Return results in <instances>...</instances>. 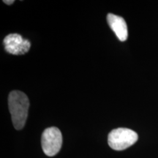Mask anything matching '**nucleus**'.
I'll return each instance as SVG.
<instances>
[{
    "mask_svg": "<svg viewBox=\"0 0 158 158\" xmlns=\"http://www.w3.org/2000/svg\"><path fill=\"white\" fill-rule=\"evenodd\" d=\"M41 145L43 152L47 156L56 155L62 146V135L59 129L56 127L45 129L41 137Z\"/></svg>",
    "mask_w": 158,
    "mask_h": 158,
    "instance_id": "7ed1b4c3",
    "label": "nucleus"
},
{
    "mask_svg": "<svg viewBox=\"0 0 158 158\" xmlns=\"http://www.w3.org/2000/svg\"><path fill=\"white\" fill-rule=\"evenodd\" d=\"M3 2L5 3L6 5H12V4H13V2H14V1H13V0H11V1H7V0H4Z\"/></svg>",
    "mask_w": 158,
    "mask_h": 158,
    "instance_id": "423d86ee",
    "label": "nucleus"
},
{
    "mask_svg": "<svg viewBox=\"0 0 158 158\" xmlns=\"http://www.w3.org/2000/svg\"><path fill=\"white\" fill-rule=\"evenodd\" d=\"M5 49L9 54L13 55H22L27 53L31 47L29 40L23 38L19 34H10L3 40Z\"/></svg>",
    "mask_w": 158,
    "mask_h": 158,
    "instance_id": "20e7f679",
    "label": "nucleus"
},
{
    "mask_svg": "<svg viewBox=\"0 0 158 158\" xmlns=\"http://www.w3.org/2000/svg\"><path fill=\"white\" fill-rule=\"evenodd\" d=\"M107 22L120 41L124 42L127 40L128 37L127 26L123 18L112 13H108L107 15Z\"/></svg>",
    "mask_w": 158,
    "mask_h": 158,
    "instance_id": "39448f33",
    "label": "nucleus"
},
{
    "mask_svg": "<svg viewBox=\"0 0 158 158\" xmlns=\"http://www.w3.org/2000/svg\"><path fill=\"white\" fill-rule=\"evenodd\" d=\"M138 139V134L128 128H117L110 132L108 136L109 147L116 151H122L133 146Z\"/></svg>",
    "mask_w": 158,
    "mask_h": 158,
    "instance_id": "f03ea898",
    "label": "nucleus"
},
{
    "mask_svg": "<svg viewBox=\"0 0 158 158\" xmlns=\"http://www.w3.org/2000/svg\"><path fill=\"white\" fill-rule=\"evenodd\" d=\"M8 107L14 127L18 130L23 129L28 116V97L21 91H12L8 96Z\"/></svg>",
    "mask_w": 158,
    "mask_h": 158,
    "instance_id": "f257e3e1",
    "label": "nucleus"
}]
</instances>
